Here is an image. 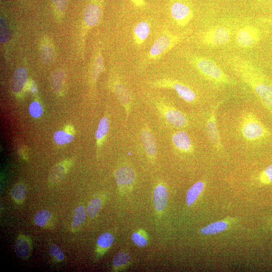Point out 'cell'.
Instances as JSON below:
<instances>
[{"mask_svg":"<svg viewBox=\"0 0 272 272\" xmlns=\"http://www.w3.org/2000/svg\"><path fill=\"white\" fill-rule=\"evenodd\" d=\"M227 63L272 114V80L256 64L242 57L231 56L228 58Z\"/></svg>","mask_w":272,"mask_h":272,"instance_id":"1","label":"cell"},{"mask_svg":"<svg viewBox=\"0 0 272 272\" xmlns=\"http://www.w3.org/2000/svg\"><path fill=\"white\" fill-rule=\"evenodd\" d=\"M238 130L242 139L250 144L261 143L271 135L268 128L251 112H244L241 114Z\"/></svg>","mask_w":272,"mask_h":272,"instance_id":"2","label":"cell"},{"mask_svg":"<svg viewBox=\"0 0 272 272\" xmlns=\"http://www.w3.org/2000/svg\"><path fill=\"white\" fill-rule=\"evenodd\" d=\"M189 61L205 79L214 85L227 86L235 84V82L214 60L194 55L189 57Z\"/></svg>","mask_w":272,"mask_h":272,"instance_id":"3","label":"cell"},{"mask_svg":"<svg viewBox=\"0 0 272 272\" xmlns=\"http://www.w3.org/2000/svg\"><path fill=\"white\" fill-rule=\"evenodd\" d=\"M185 37V34H175L168 31L160 35L151 47L142 61L141 67H144L161 58Z\"/></svg>","mask_w":272,"mask_h":272,"instance_id":"4","label":"cell"},{"mask_svg":"<svg viewBox=\"0 0 272 272\" xmlns=\"http://www.w3.org/2000/svg\"><path fill=\"white\" fill-rule=\"evenodd\" d=\"M148 84L153 88H166L175 91L184 101L192 103L196 101L197 96L193 90L186 84L172 79H162L149 82Z\"/></svg>","mask_w":272,"mask_h":272,"instance_id":"5","label":"cell"},{"mask_svg":"<svg viewBox=\"0 0 272 272\" xmlns=\"http://www.w3.org/2000/svg\"><path fill=\"white\" fill-rule=\"evenodd\" d=\"M231 29L224 25L212 26L201 35L202 43L209 47H218L228 43L231 39Z\"/></svg>","mask_w":272,"mask_h":272,"instance_id":"6","label":"cell"},{"mask_svg":"<svg viewBox=\"0 0 272 272\" xmlns=\"http://www.w3.org/2000/svg\"><path fill=\"white\" fill-rule=\"evenodd\" d=\"M154 104L166 121L177 128H182L188 125L186 115L181 111L161 100H156Z\"/></svg>","mask_w":272,"mask_h":272,"instance_id":"7","label":"cell"},{"mask_svg":"<svg viewBox=\"0 0 272 272\" xmlns=\"http://www.w3.org/2000/svg\"><path fill=\"white\" fill-rule=\"evenodd\" d=\"M261 38V32L257 27L245 25L237 30L235 41L237 46L244 49H249L256 45Z\"/></svg>","mask_w":272,"mask_h":272,"instance_id":"8","label":"cell"},{"mask_svg":"<svg viewBox=\"0 0 272 272\" xmlns=\"http://www.w3.org/2000/svg\"><path fill=\"white\" fill-rule=\"evenodd\" d=\"M223 101L218 102L215 105L207 119L206 130L207 135L213 148L217 151L223 149L221 139L217 122V111Z\"/></svg>","mask_w":272,"mask_h":272,"instance_id":"9","label":"cell"},{"mask_svg":"<svg viewBox=\"0 0 272 272\" xmlns=\"http://www.w3.org/2000/svg\"><path fill=\"white\" fill-rule=\"evenodd\" d=\"M114 176L120 193L123 194L131 190L135 180V173L130 165L123 164L116 170Z\"/></svg>","mask_w":272,"mask_h":272,"instance_id":"10","label":"cell"},{"mask_svg":"<svg viewBox=\"0 0 272 272\" xmlns=\"http://www.w3.org/2000/svg\"><path fill=\"white\" fill-rule=\"evenodd\" d=\"M170 13L173 20L179 27H185L188 25L193 17V12L190 6L181 0L173 3Z\"/></svg>","mask_w":272,"mask_h":272,"instance_id":"11","label":"cell"},{"mask_svg":"<svg viewBox=\"0 0 272 272\" xmlns=\"http://www.w3.org/2000/svg\"><path fill=\"white\" fill-rule=\"evenodd\" d=\"M103 0H91L84 12V20L89 27L97 25L102 16Z\"/></svg>","mask_w":272,"mask_h":272,"instance_id":"12","label":"cell"},{"mask_svg":"<svg viewBox=\"0 0 272 272\" xmlns=\"http://www.w3.org/2000/svg\"><path fill=\"white\" fill-rule=\"evenodd\" d=\"M141 138L148 159L155 161L157 154V145L155 137L148 126H144L141 132Z\"/></svg>","mask_w":272,"mask_h":272,"instance_id":"13","label":"cell"},{"mask_svg":"<svg viewBox=\"0 0 272 272\" xmlns=\"http://www.w3.org/2000/svg\"><path fill=\"white\" fill-rule=\"evenodd\" d=\"M113 90L123 107L127 117L131 112L132 103V97L128 88L123 82L116 79L113 83Z\"/></svg>","mask_w":272,"mask_h":272,"instance_id":"14","label":"cell"},{"mask_svg":"<svg viewBox=\"0 0 272 272\" xmlns=\"http://www.w3.org/2000/svg\"><path fill=\"white\" fill-rule=\"evenodd\" d=\"M174 147L184 154H190L193 151V146L189 135L184 130L174 132L171 137Z\"/></svg>","mask_w":272,"mask_h":272,"instance_id":"15","label":"cell"},{"mask_svg":"<svg viewBox=\"0 0 272 272\" xmlns=\"http://www.w3.org/2000/svg\"><path fill=\"white\" fill-rule=\"evenodd\" d=\"M168 200V192L163 182H158L155 187L153 201L156 213L161 216L167 206Z\"/></svg>","mask_w":272,"mask_h":272,"instance_id":"16","label":"cell"},{"mask_svg":"<svg viewBox=\"0 0 272 272\" xmlns=\"http://www.w3.org/2000/svg\"><path fill=\"white\" fill-rule=\"evenodd\" d=\"M32 249L31 240L25 235H20L17 237L14 245V250L17 255L23 258H27Z\"/></svg>","mask_w":272,"mask_h":272,"instance_id":"17","label":"cell"},{"mask_svg":"<svg viewBox=\"0 0 272 272\" xmlns=\"http://www.w3.org/2000/svg\"><path fill=\"white\" fill-rule=\"evenodd\" d=\"M114 240L113 235L109 232L102 234L97 239L95 248L97 258L102 257L112 246Z\"/></svg>","mask_w":272,"mask_h":272,"instance_id":"18","label":"cell"},{"mask_svg":"<svg viewBox=\"0 0 272 272\" xmlns=\"http://www.w3.org/2000/svg\"><path fill=\"white\" fill-rule=\"evenodd\" d=\"M150 31L149 24L145 21L137 23L133 28V38L137 46L142 45L148 38Z\"/></svg>","mask_w":272,"mask_h":272,"instance_id":"19","label":"cell"},{"mask_svg":"<svg viewBox=\"0 0 272 272\" xmlns=\"http://www.w3.org/2000/svg\"><path fill=\"white\" fill-rule=\"evenodd\" d=\"M27 80V73L26 69L20 67L15 72L11 81V90L15 93L20 92L23 89Z\"/></svg>","mask_w":272,"mask_h":272,"instance_id":"20","label":"cell"},{"mask_svg":"<svg viewBox=\"0 0 272 272\" xmlns=\"http://www.w3.org/2000/svg\"><path fill=\"white\" fill-rule=\"evenodd\" d=\"M131 258L128 252L121 251L117 253L112 260L113 270L114 271L125 269L130 264Z\"/></svg>","mask_w":272,"mask_h":272,"instance_id":"21","label":"cell"},{"mask_svg":"<svg viewBox=\"0 0 272 272\" xmlns=\"http://www.w3.org/2000/svg\"><path fill=\"white\" fill-rule=\"evenodd\" d=\"M66 172V167L62 163L55 165L51 170L49 175V182L53 185L58 183L64 177Z\"/></svg>","mask_w":272,"mask_h":272,"instance_id":"22","label":"cell"},{"mask_svg":"<svg viewBox=\"0 0 272 272\" xmlns=\"http://www.w3.org/2000/svg\"><path fill=\"white\" fill-rule=\"evenodd\" d=\"M109 129V121L106 116L103 117L99 121L95 132V137L98 147H100Z\"/></svg>","mask_w":272,"mask_h":272,"instance_id":"23","label":"cell"},{"mask_svg":"<svg viewBox=\"0 0 272 272\" xmlns=\"http://www.w3.org/2000/svg\"><path fill=\"white\" fill-rule=\"evenodd\" d=\"M104 69V60L100 52L96 55L92 67L91 77L93 82H95Z\"/></svg>","mask_w":272,"mask_h":272,"instance_id":"24","label":"cell"},{"mask_svg":"<svg viewBox=\"0 0 272 272\" xmlns=\"http://www.w3.org/2000/svg\"><path fill=\"white\" fill-rule=\"evenodd\" d=\"M26 194V187L23 184L21 183L15 185L11 191L12 197L13 200L18 205H21L24 202Z\"/></svg>","mask_w":272,"mask_h":272,"instance_id":"25","label":"cell"},{"mask_svg":"<svg viewBox=\"0 0 272 272\" xmlns=\"http://www.w3.org/2000/svg\"><path fill=\"white\" fill-rule=\"evenodd\" d=\"M203 187L204 183L202 181H198L189 189L186 196V201L188 206L194 202Z\"/></svg>","mask_w":272,"mask_h":272,"instance_id":"26","label":"cell"},{"mask_svg":"<svg viewBox=\"0 0 272 272\" xmlns=\"http://www.w3.org/2000/svg\"><path fill=\"white\" fill-rule=\"evenodd\" d=\"M86 212L83 206L77 207L74 211L72 227L74 231L78 229L84 222Z\"/></svg>","mask_w":272,"mask_h":272,"instance_id":"27","label":"cell"},{"mask_svg":"<svg viewBox=\"0 0 272 272\" xmlns=\"http://www.w3.org/2000/svg\"><path fill=\"white\" fill-rule=\"evenodd\" d=\"M52 218V214L49 211L42 210L35 214L34 222L37 226L45 227L48 225Z\"/></svg>","mask_w":272,"mask_h":272,"instance_id":"28","label":"cell"},{"mask_svg":"<svg viewBox=\"0 0 272 272\" xmlns=\"http://www.w3.org/2000/svg\"><path fill=\"white\" fill-rule=\"evenodd\" d=\"M227 226L226 222L218 221L202 228L200 230V232L205 235L214 234L223 231L227 228Z\"/></svg>","mask_w":272,"mask_h":272,"instance_id":"29","label":"cell"},{"mask_svg":"<svg viewBox=\"0 0 272 272\" xmlns=\"http://www.w3.org/2000/svg\"><path fill=\"white\" fill-rule=\"evenodd\" d=\"M131 240L138 246L144 247L147 245L149 237L148 234L144 230L140 229L132 233Z\"/></svg>","mask_w":272,"mask_h":272,"instance_id":"30","label":"cell"},{"mask_svg":"<svg viewBox=\"0 0 272 272\" xmlns=\"http://www.w3.org/2000/svg\"><path fill=\"white\" fill-rule=\"evenodd\" d=\"M103 199L99 197L93 198L89 203L87 208V214L90 218L95 217L101 210Z\"/></svg>","mask_w":272,"mask_h":272,"instance_id":"31","label":"cell"},{"mask_svg":"<svg viewBox=\"0 0 272 272\" xmlns=\"http://www.w3.org/2000/svg\"><path fill=\"white\" fill-rule=\"evenodd\" d=\"M65 78L64 73L61 70H57L52 74L51 78V86L56 92H58L62 88Z\"/></svg>","mask_w":272,"mask_h":272,"instance_id":"32","label":"cell"},{"mask_svg":"<svg viewBox=\"0 0 272 272\" xmlns=\"http://www.w3.org/2000/svg\"><path fill=\"white\" fill-rule=\"evenodd\" d=\"M53 139L56 144L61 145L71 142L74 139V137L70 133L59 130L54 133Z\"/></svg>","mask_w":272,"mask_h":272,"instance_id":"33","label":"cell"},{"mask_svg":"<svg viewBox=\"0 0 272 272\" xmlns=\"http://www.w3.org/2000/svg\"><path fill=\"white\" fill-rule=\"evenodd\" d=\"M10 31L7 22L3 17L0 19V40L2 43L6 42L9 39Z\"/></svg>","mask_w":272,"mask_h":272,"instance_id":"34","label":"cell"},{"mask_svg":"<svg viewBox=\"0 0 272 272\" xmlns=\"http://www.w3.org/2000/svg\"><path fill=\"white\" fill-rule=\"evenodd\" d=\"M42 61L45 64H49L52 61L54 51L51 47L45 45L42 47L41 51Z\"/></svg>","mask_w":272,"mask_h":272,"instance_id":"35","label":"cell"},{"mask_svg":"<svg viewBox=\"0 0 272 272\" xmlns=\"http://www.w3.org/2000/svg\"><path fill=\"white\" fill-rule=\"evenodd\" d=\"M49 253L57 261H61L64 259V255L63 252L55 244H52L50 245Z\"/></svg>","mask_w":272,"mask_h":272,"instance_id":"36","label":"cell"},{"mask_svg":"<svg viewBox=\"0 0 272 272\" xmlns=\"http://www.w3.org/2000/svg\"><path fill=\"white\" fill-rule=\"evenodd\" d=\"M29 112L31 116L34 117H39L43 113L41 105L37 102H33L29 106Z\"/></svg>","mask_w":272,"mask_h":272,"instance_id":"37","label":"cell"},{"mask_svg":"<svg viewBox=\"0 0 272 272\" xmlns=\"http://www.w3.org/2000/svg\"><path fill=\"white\" fill-rule=\"evenodd\" d=\"M260 179L262 183L272 182V164L268 166L260 175Z\"/></svg>","mask_w":272,"mask_h":272,"instance_id":"38","label":"cell"},{"mask_svg":"<svg viewBox=\"0 0 272 272\" xmlns=\"http://www.w3.org/2000/svg\"><path fill=\"white\" fill-rule=\"evenodd\" d=\"M56 9L60 12L63 13L66 9L67 0H53Z\"/></svg>","mask_w":272,"mask_h":272,"instance_id":"39","label":"cell"},{"mask_svg":"<svg viewBox=\"0 0 272 272\" xmlns=\"http://www.w3.org/2000/svg\"><path fill=\"white\" fill-rule=\"evenodd\" d=\"M132 4L137 8H143L146 6L145 0H130Z\"/></svg>","mask_w":272,"mask_h":272,"instance_id":"40","label":"cell"},{"mask_svg":"<svg viewBox=\"0 0 272 272\" xmlns=\"http://www.w3.org/2000/svg\"><path fill=\"white\" fill-rule=\"evenodd\" d=\"M260 21L263 22V23H266L267 24L272 25V18H262L260 19Z\"/></svg>","mask_w":272,"mask_h":272,"instance_id":"41","label":"cell"},{"mask_svg":"<svg viewBox=\"0 0 272 272\" xmlns=\"http://www.w3.org/2000/svg\"><path fill=\"white\" fill-rule=\"evenodd\" d=\"M268 1H272V0H268Z\"/></svg>","mask_w":272,"mask_h":272,"instance_id":"42","label":"cell"}]
</instances>
